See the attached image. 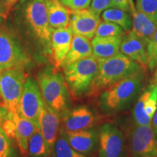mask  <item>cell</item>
I'll use <instances>...</instances> for the list:
<instances>
[{"mask_svg":"<svg viewBox=\"0 0 157 157\" xmlns=\"http://www.w3.org/2000/svg\"><path fill=\"white\" fill-rule=\"evenodd\" d=\"M143 70L135 72L104 90L99 99L101 109L111 113L127 107L140 92L144 77Z\"/></svg>","mask_w":157,"mask_h":157,"instance_id":"6da1fadb","label":"cell"},{"mask_svg":"<svg viewBox=\"0 0 157 157\" xmlns=\"http://www.w3.org/2000/svg\"><path fill=\"white\" fill-rule=\"evenodd\" d=\"M141 69L144 68L121 52L109 58L99 59L98 70L90 90L98 93Z\"/></svg>","mask_w":157,"mask_h":157,"instance_id":"7a4b0ae2","label":"cell"},{"mask_svg":"<svg viewBox=\"0 0 157 157\" xmlns=\"http://www.w3.org/2000/svg\"><path fill=\"white\" fill-rule=\"evenodd\" d=\"M37 82L47 105L59 115L67 112L69 94L62 74L53 68H47L38 74Z\"/></svg>","mask_w":157,"mask_h":157,"instance_id":"3957f363","label":"cell"},{"mask_svg":"<svg viewBox=\"0 0 157 157\" xmlns=\"http://www.w3.org/2000/svg\"><path fill=\"white\" fill-rule=\"evenodd\" d=\"M19 6L29 30L40 42L46 52H51L52 31L49 25L46 0H22Z\"/></svg>","mask_w":157,"mask_h":157,"instance_id":"277c9868","label":"cell"},{"mask_svg":"<svg viewBox=\"0 0 157 157\" xmlns=\"http://www.w3.org/2000/svg\"><path fill=\"white\" fill-rule=\"evenodd\" d=\"M98 66L99 59L93 55L63 67L65 81L74 95H81L90 90Z\"/></svg>","mask_w":157,"mask_h":157,"instance_id":"5b68a950","label":"cell"},{"mask_svg":"<svg viewBox=\"0 0 157 157\" xmlns=\"http://www.w3.org/2000/svg\"><path fill=\"white\" fill-rule=\"evenodd\" d=\"M26 75L23 68L0 71V97L9 113H19V104Z\"/></svg>","mask_w":157,"mask_h":157,"instance_id":"8992f818","label":"cell"},{"mask_svg":"<svg viewBox=\"0 0 157 157\" xmlns=\"http://www.w3.org/2000/svg\"><path fill=\"white\" fill-rule=\"evenodd\" d=\"M29 58L16 35L5 27H0V71L14 68H23Z\"/></svg>","mask_w":157,"mask_h":157,"instance_id":"52a82bcc","label":"cell"},{"mask_svg":"<svg viewBox=\"0 0 157 157\" xmlns=\"http://www.w3.org/2000/svg\"><path fill=\"white\" fill-rule=\"evenodd\" d=\"M44 103L38 82L31 76L27 77L20 100V115L34 122L39 128V117Z\"/></svg>","mask_w":157,"mask_h":157,"instance_id":"ba28073f","label":"cell"},{"mask_svg":"<svg viewBox=\"0 0 157 157\" xmlns=\"http://www.w3.org/2000/svg\"><path fill=\"white\" fill-rule=\"evenodd\" d=\"M100 157H124L126 143L123 133L114 125L105 124L98 134Z\"/></svg>","mask_w":157,"mask_h":157,"instance_id":"9c48e42d","label":"cell"},{"mask_svg":"<svg viewBox=\"0 0 157 157\" xmlns=\"http://www.w3.org/2000/svg\"><path fill=\"white\" fill-rule=\"evenodd\" d=\"M132 157H157V137L151 125H136L130 137Z\"/></svg>","mask_w":157,"mask_h":157,"instance_id":"30bf717a","label":"cell"},{"mask_svg":"<svg viewBox=\"0 0 157 157\" xmlns=\"http://www.w3.org/2000/svg\"><path fill=\"white\" fill-rule=\"evenodd\" d=\"M157 109V84L149 85L135 105L133 117L137 125H151Z\"/></svg>","mask_w":157,"mask_h":157,"instance_id":"8fae6325","label":"cell"},{"mask_svg":"<svg viewBox=\"0 0 157 157\" xmlns=\"http://www.w3.org/2000/svg\"><path fill=\"white\" fill-rule=\"evenodd\" d=\"M101 22L100 15L90 9L70 10L69 26L74 35H80L89 39L93 38Z\"/></svg>","mask_w":157,"mask_h":157,"instance_id":"7c38bea8","label":"cell"},{"mask_svg":"<svg viewBox=\"0 0 157 157\" xmlns=\"http://www.w3.org/2000/svg\"><path fill=\"white\" fill-rule=\"evenodd\" d=\"M147 43L148 41L146 39L137 36L132 31H129L123 36L120 51L121 53L129 57L145 68L148 66L149 62L147 53Z\"/></svg>","mask_w":157,"mask_h":157,"instance_id":"4fadbf2b","label":"cell"},{"mask_svg":"<svg viewBox=\"0 0 157 157\" xmlns=\"http://www.w3.org/2000/svg\"><path fill=\"white\" fill-rule=\"evenodd\" d=\"M73 31L71 27L58 29L52 31L51 36V53L57 67L61 66L68 54L73 39Z\"/></svg>","mask_w":157,"mask_h":157,"instance_id":"5bb4252c","label":"cell"},{"mask_svg":"<svg viewBox=\"0 0 157 157\" xmlns=\"http://www.w3.org/2000/svg\"><path fill=\"white\" fill-rule=\"evenodd\" d=\"M59 124V114L49 107L44 102L39 117V129L50 151L52 148H54L57 140Z\"/></svg>","mask_w":157,"mask_h":157,"instance_id":"9a60e30c","label":"cell"},{"mask_svg":"<svg viewBox=\"0 0 157 157\" xmlns=\"http://www.w3.org/2000/svg\"><path fill=\"white\" fill-rule=\"evenodd\" d=\"M14 121V137L13 140L17 143L21 154L25 156L29 153V141L30 137L37 129H39L34 122L25 119L19 113H9Z\"/></svg>","mask_w":157,"mask_h":157,"instance_id":"2e32d148","label":"cell"},{"mask_svg":"<svg viewBox=\"0 0 157 157\" xmlns=\"http://www.w3.org/2000/svg\"><path fill=\"white\" fill-rule=\"evenodd\" d=\"M95 117L90 108L78 106L65 113L64 125L66 131H78L93 127Z\"/></svg>","mask_w":157,"mask_h":157,"instance_id":"e0dca14e","label":"cell"},{"mask_svg":"<svg viewBox=\"0 0 157 157\" xmlns=\"http://www.w3.org/2000/svg\"><path fill=\"white\" fill-rule=\"evenodd\" d=\"M65 134L70 146L76 151L83 154L91 151L97 142V135L91 129L66 131Z\"/></svg>","mask_w":157,"mask_h":157,"instance_id":"ac0fdd59","label":"cell"},{"mask_svg":"<svg viewBox=\"0 0 157 157\" xmlns=\"http://www.w3.org/2000/svg\"><path fill=\"white\" fill-rule=\"evenodd\" d=\"M123 37L95 36L91 42L93 56L98 59L109 58L119 52Z\"/></svg>","mask_w":157,"mask_h":157,"instance_id":"d6986e66","label":"cell"},{"mask_svg":"<svg viewBox=\"0 0 157 157\" xmlns=\"http://www.w3.org/2000/svg\"><path fill=\"white\" fill-rule=\"evenodd\" d=\"M49 25L51 30L66 28L69 25L70 10L60 0H46Z\"/></svg>","mask_w":157,"mask_h":157,"instance_id":"ffe728a7","label":"cell"},{"mask_svg":"<svg viewBox=\"0 0 157 157\" xmlns=\"http://www.w3.org/2000/svg\"><path fill=\"white\" fill-rule=\"evenodd\" d=\"M93 55V48L90 39L80 35H74L72 39L70 50L66 55L61 66L63 67Z\"/></svg>","mask_w":157,"mask_h":157,"instance_id":"44dd1931","label":"cell"},{"mask_svg":"<svg viewBox=\"0 0 157 157\" xmlns=\"http://www.w3.org/2000/svg\"><path fill=\"white\" fill-rule=\"evenodd\" d=\"M131 15L133 17L132 31L137 36L148 41L157 30V23L137 10Z\"/></svg>","mask_w":157,"mask_h":157,"instance_id":"7402d4cb","label":"cell"},{"mask_svg":"<svg viewBox=\"0 0 157 157\" xmlns=\"http://www.w3.org/2000/svg\"><path fill=\"white\" fill-rule=\"evenodd\" d=\"M103 21H109L120 25L125 32H129L132 26V20L131 15L127 11L111 7L103 11L102 14Z\"/></svg>","mask_w":157,"mask_h":157,"instance_id":"603a6c76","label":"cell"},{"mask_svg":"<svg viewBox=\"0 0 157 157\" xmlns=\"http://www.w3.org/2000/svg\"><path fill=\"white\" fill-rule=\"evenodd\" d=\"M28 151L29 155L32 157H46L51 152L40 129H37L29 139Z\"/></svg>","mask_w":157,"mask_h":157,"instance_id":"cb8c5ba5","label":"cell"},{"mask_svg":"<svg viewBox=\"0 0 157 157\" xmlns=\"http://www.w3.org/2000/svg\"><path fill=\"white\" fill-rule=\"evenodd\" d=\"M55 157H87L85 155L76 151L68 143L65 132L60 133L54 146Z\"/></svg>","mask_w":157,"mask_h":157,"instance_id":"d4e9b609","label":"cell"},{"mask_svg":"<svg viewBox=\"0 0 157 157\" xmlns=\"http://www.w3.org/2000/svg\"><path fill=\"white\" fill-rule=\"evenodd\" d=\"M125 31L120 25L117 23L109 22V21H101L98 25L95 32V36H118L123 37Z\"/></svg>","mask_w":157,"mask_h":157,"instance_id":"484cf974","label":"cell"},{"mask_svg":"<svg viewBox=\"0 0 157 157\" xmlns=\"http://www.w3.org/2000/svg\"><path fill=\"white\" fill-rule=\"evenodd\" d=\"M135 8L157 23V0H136Z\"/></svg>","mask_w":157,"mask_h":157,"instance_id":"4316f807","label":"cell"},{"mask_svg":"<svg viewBox=\"0 0 157 157\" xmlns=\"http://www.w3.org/2000/svg\"><path fill=\"white\" fill-rule=\"evenodd\" d=\"M147 53L148 56V68L154 71L157 66V30L148 39L147 43Z\"/></svg>","mask_w":157,"mask_h":157,"instance_id":"83f0119b","label":"cell"},{"mask_svg":"<svg viewBox=\"0 0 157 157\" xmlns=\"http://www.w3.org/2000/svg\"><path fill=\"white\" fill-rule=\"evenodd\" d=\"M15 151L10 138L0 127V157H14Z\"/></svg>","mask_w":157,"mask_h":157,"instance_id":"f1b7e54d","label":"cell"},{"mask_svg":"<svg viewBox=\"0 0 157 157\" xmlns=\"http://www.w3.org/2000/svg\"><path fill=\"white\" fill-rule=\"evenodd\" d=\"M111 7H113V0H93L90 10L100 15L102 12Z\"/></svg>","mask_w":157,"mask_h":157,"instance_id":"f546056e","label":"cell"},{"mask_svg":"<svg viewBox=\"0 0 157 157\" xmlns=\"http://www.w3.org/2000/svg\"><path fill=\"white\" fill-rule=\"evenodd\" d=\"M60 2L71 10H80L87 9L91 0H60Z\"/></svg>","mask_w":157,"mask_h":157,"instance_id":"4dcf8cb0","label":"cell"},{"mask_svg":"<svg viewBox=\"0 0 157 157\" xmlns=\"http://www.w3.org/2000/svg\"><path fill=\"white\" fill-rule=\"evenodd\" d=\"M113 7L123 10L130 13V14L136 10L133 0H113Z\"/></svg>","mask_w":157,"mask_h":157,"instance_id":"1f68e13d","label":"cell"},{"mask_svg":"<svg viewBox=\"0 0 157 157\" xmlns=\"http://www.w3.org/2000/svg\"><path fill=\"white\" fill-rule=\"evenodd\" d=\"M10 10H9L7 7H5L2 3L0 2V27L2 26L4 23L5 22L6 19L8 16Z\"/></svg>","mask_w":157,"mask_h":157,"instance_id":"d6a6232c","label":"cell"},{"mask_svg":"<svg viewBox=\"0 0 157 157\" xmlns=\"http://www.w3.org/2000/svg\"><path fill=\"white\" fill-rule=\"evenodd\" d=\"M0 2H1L5 7H7V8L11 10L15 5H17V3L21 2V0H0Z\"/></svg>","mask_w":157,"mask_h":157,"instance_id":"836d02e7","label":"cell"},{"mask_svg":"<svg viewBox=\"0 0 157 157\" xmlns=\"http://www.w3.org/2000/svg\"><path fill=\"white\" fill-rule=\"evenodd\" d=\"M8 116V111L4 106H0V127Z\"/></svg>","mask_w":157,"mask_h":157,"instance_id":"e575fe53","label":"cell"},{"mask_svg":"<svg viewBox=\"0 0 157 157\" xmlns=\"http://www.w3.org/2000/svg\"><path fill=\"white\" fill-rule=\"evenodd\" d=\"M151 127L153 130H154V134L156 135V136L157 137V109L151 120Z\"/></svg>","mask_w":157,"mask_h":157,"instance_id":"d590c367","label":"cell"},{"mask_svg":"<svg viewBox=\"0 0 157 157\" xmlns=\"http://www.w3.org/2000/svg\"><path fill=\"white\" fill-rule=\"evenodd\" d=\"M153 84H157V68L155 72L154 76V79H153Z\"/></svg>","mask_w":157,"mask_h":157,"instance_id":"8d00e7d4","label":"cell"}]
</instances>
